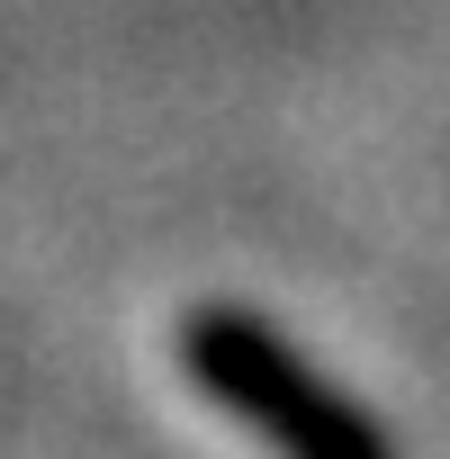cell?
<instances>
[{
    "mask_svg": "<svg viewBox=\"0 0 450 459\" xmlns=\"http://www.w3.org/2000/svg\"><path fill=\"white\" fill-rule=\"evenodd\" d=\"M180 369H189V387L216 414H235L271 459H405L396 432L369 405H351L289 333H271L244 307H198L180 325Z\"/></svg>",
    "mask_w": 450,
    "mask_h": 459,
    "instance_id": "6da1fadb",
    "label": "cell"
}]
</instances>
